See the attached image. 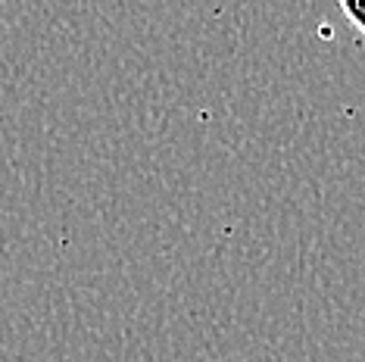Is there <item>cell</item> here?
I'll use <instances>...</instances> for the list:
<instances>
[{
	"label": "cell",
	"mask_w": 365,
	"mask_h": 362,
	"mask_svg": "<svg viewBox=\"0 0 365 362\" xmlns=\"http://www.w3.org/2000/svg\"><path fill=\"white\" fill-rule=\"evenodd\" d=\"M340 13L346 16L353 38L359 41V47L365 51V0H340Z\"/></svg>",
	"instance_id": "obj_1"
}]
</instances>
